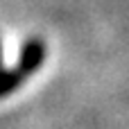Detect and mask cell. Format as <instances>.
<instances>
[{"instance_id":"3957f363","label":"cell","mask_w":129,"mask_h":129,"mask_svg":"<svg viewBox=\"0 0 129 129\" xmlns=\"http://www.w3.org/2000/svg\"><path fill=\"white\" fill-rule=\"evenodd\" d=\"M0 68H5L2 66V41H0Z\"/></svg>"},{"instance_id":"6da1fadb","label":"cell","mask_w":129,"mask_h":129,"mask_svg":"<svg viewBox=\"0 0 129 129\" xmlns=\"http://www.w3.org/2000/svg\"><path fill=\"white\" fill-rule=\"evenodd\" d=\"M45 54H48V48L41 39H27L23 43L20 52H18V63L16 66L25 73V77H29V75L41 70V66L45 61Z\"/></svg>"},{"instance_id":"7a4b0ae2","label":"cell","mask_w":129,"mask_h":129,"mask_svg":"<svg viewBox=\"0 0 129 129\" xmlns=\"http://www.w3.org/2000/svg\"><path fill=\"white\" fill-rule=\"evenodd\" d=\"M25 79L27 77H25V73L18 66H14V68H0V100L7 98V95H11V93H16L23 86Z\"/></svg>"}]
</instances>
